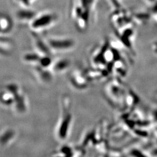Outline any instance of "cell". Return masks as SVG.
Here are the masks:
<instances>
[{
  "label": "cell",
  "instance_id": "ba28073f",
  "mask_svg": "<svg viewBox=\"0 0 157 157\" xmlns=\"http://www.w3.org/2000/svg\"><path fill=\"white\" fill-rule=\"evenodd\" d=\"M41 56L37 52H28L23 54L22 56L23 62L28 64L33 65L34 67L38 65L39 63L40 59Z\"/></svg>",
  "mask_w": 157,
  "mask_h": 157
},
{
  "label": "cell",
  "instance_id": "6da1fadb",
  "mask_svg": "<svg viewBox=\"0 0 157 157\" xmlns=\"http://www.w3.org/2000/svg\"><path fill=\"white\" fill-rule=\"evenodd\" d=\"M58 17L53 12L45 11L37 13L29 24L32 32L40 33L50 28L56 23Z\"/></svg>",
  "mask_w": 157,
  "mask_h": 157
},
{
  "label": "cell",
  "instance_id": "9c48e42d",
  "mask_svg": "<svg viewBox=\"0 0 157 157\" xmlns=\"http://www.w3.org/2000/svg\"><path fill=\"white\" fill-rule=\"evenodd\" d=\"M12 44L10 40L8 39L4 35H1V51L4 53H8L11 49Z\"/></svg>",
  "mask_w": 157,
  "mask_h": 157
},
{
  "label": "cell",
  "instance_id": "3957f363",
  "mask_svg": "<svg viewBox=\"0 0 157 157\" xmlns=\"http://www.w3.org/2000/svg\"><path fill=\"white\" fill-rule=\"evenodd\" d=\"M32 36L36 52L41 56H52V52H51L46 40L43 39L40 36L39 33L33 32H32Z\"/></svg>",
  "mask_w": 157,
  "mask_h": 157
},
{
  "label": "cell",
  "instance_id": "8992f818",
  "mask_svg": "<svg viewBox=\"0 0 157 157\" xmlns=\"http://www.w3.org/2000/svg\"><path fill=\"white\" fill-rule=\"evenodd\" d=\"M71 117L68 114V115H65L62 118V121L60 122L59 128L58 130V137L59 139L64 140L67 138V132L69 130V127L71 124Z\"/></svg>",
  "mask_w": 157,
  "mask_h": 157
},
{
  "label": "cell",
  "instance_id": "277c9868",
  "mask_svg": "<svg viewBox=\"0 0 157 157\" xmlns=\"http://www.w3.org/2000/svg\"><path fill=\"white\" fill-rule=\"evenodd\" d=\"M37 14L30 7H21L16 12V18L20 22L29 24Z\"/></svg>",
  "mask_w": 157,
  "mask_h": 157
},
{
  "label": "cell",
  "instance_id": "30bf717a",
  "mask_svg": "<svg viewBox=\"0 0 157 157\" xmlns=\"http://www.w3.org/2000/svg\"><path fill=\"white\" fill-rule=\"evenodd\" d=\"M21 7H30L35 0H15Z\"/></svg>",
  "mask_w": 157,
  "mask_h": 157
},
{
  "label": "cell",
  "instance_id": "7a4b0ae2",
  "mask_svg": "<svg viewBox=\"0 0 157 157\" xmlns=\"http://www.w3.org/2000/svg\"><path fill=\"white\" fill-rule=\"evenodd\" d=\"M51 52H63L70 51L75 45V40L67 37H50L45 39Z\"/></svg>",
  "mask_w": 157,
  "mask_h": 157
},
{
  "label": "cell",
  "instance_id": "52a82bcc",
  "mask_svg": "<svg viewBox=\"0 0 157 157\" xmlns=\"http://www.w3.org/2000/svg\"><path fill=\"white\" fill-rule=\"evenodd\" d=\"M13 28V22L11 19L4 15L1 17V34L6 35L11 32Z\"/></svg>",
  "mask_w": 157,
  "mask_h": 157
},
{
  "label": "cell",
  "instance_id": "5b68a950",
  "mask_svg": "<svg viewBox=\"0 0 157 157\" xmlns=\"http://www.w3.org/2000/svg\"><path fill=\"white\" fill-rule=\"evenodd\" d=\"M71 65V61L67 58H59L54 60L51 67L53 73H61L66 71Z\"/></svg>",
  "mask_w": 157,
  "mask_h": 157
}]
</instances>
